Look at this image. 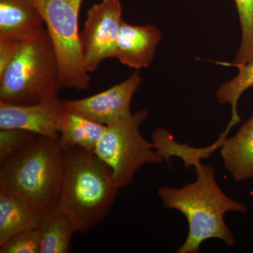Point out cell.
<instances>
[{
  "mask_svg": "<svg viewBox=\"0 0 253 253\" xmlns=\"http://www.w3.org/2000/svg\"><path fill=\"white\" fill-rule=\"evenodd\" d=\"M194 168V182L180 188L163 186L158 191L163 206L182 213L189 224L187 237L176 253H199L203 243L211 239L233 246L235 238L224 215L228 212H247V207L226 196L216 181L212 167L200 161Z\"/></svg>",
  "mask_w": 253,
  "mask_h": 253,
  "instance_id": "obj_1",
  "label": "cell"
},
{
  "mask_svg": "<svg viewBox=\"0 0 253 253\" xmlns=\"http://www.w3.org/2000/svg\"><path fill=\"white\" fill-rule=\"evenodd\" d=\"M63 151L64 176L54 211L73 223L76 232L86 233L109 214L120 189L109 166L79 146Z\"/></svg>",
  "mask_w": 253,
  "mask_h": 253,
  "instance_id": "obj_2",
  "label": "cell"
},
{
  "mask_svg": "<svg viewBox=\"0 0 253 253\" xmlns=\"http://www.w3.org/2000/svg\"><path fill=\"white\" fill-rule=\"evenodd\" d=\"M63 176V151L59 141L38 135L0 163V191L49 214L59 202Z\"/></svg>",
  "mask_w": 253,
  "mask_h": 253,
  "instance_id": "obj_3",
  "label": "cell"
},
{
  "mask_svg": "<svg viewBox=\"0 0 253 253\" xmlns=\"http://www.w3.org/2000/svg\"><path fill=\"white\" fill-rule=\"evenodd\" d=\"M63 89L56 51L46 28L23 38L0 74V101L29 105L59 96Z\"/></svg>",
  "mask_w": 253,
  "mask_h": 253,
  "instance_id": "obj_4",
  "label": "cell"
},
{
  "mask_svg": "<svg viewBox=\"0 0 253 253\" xmlns=\"http://www.w3.org/2000/svg\"><path fill=\"white\" fill-rule=\"evenodd\" d=\"M39 11L59 61L63 88L83 90L90 85L78 29L83 0H31Z\"/></svg>",
  "mask_w": 253,
  "mask_h": 253,
  "instance_id": "obj_5",
  "label": "cell"
},
{
  "mask_svg": "<svg viewBox=\"0 0 253 253\" xmlns=\"http://www.w3.org/2000/svg\"><path fill=\"white\" fill-rule=\"evenodd\" d=\"M149 111L141 109L129 117L106 126L95 154L112 170L120 189L130 185L136 171L146 164L162 163L152 142L141 135V125L149 117Z\"/></svg>",
  "mask_w": 253,
  "mask_h": 253,
  "instance_id": "obj_6",
  "label": "cell"
},
{
  "mask_svg": "<svg viewBox=\"0 0 253 253\" xmlns=\"http://www.w3.org/2000/svg\"><path fill=\"white\" fill-rule=\"evenodd\" d=\"M123 22L121 0H101L88 9L84 29L80 33L88 72H94L103 61L114 58Z\"/></svg>",
  "mask_w": 253,
  "mask_h": 253,
  "instance_id": "obj_7",
  "label": "cell"
},
{
  "mask_svg": "<svg viewBox=\"0 0 253 253\" xmlns=\"http://www.w3.org/2000/svg\"><path fill=\"white\" fill-rule=\"evenodd\" d=\"M141 82L140 72L136 70L126 81L106 90L83 99L65 100L63 104L68 111L109 126L131 116V99Z\"/></svg>",
  "mask_w": 253,
  "mask_h": 253,
  "instance_id": "obj_8",
  "label": "cell"
},
{
  "mask_svg": "<svg viewBox=\"0 0 253 253\" xmlns=\"http://www.w3.org/2000/svg\"><path fill=\"white\" fill-rule=\"evenodd\" d=\"M66 111L59 96L29 105L0 101V129H25L59 141Z\"/></svg>",
  "mask_w": 253,
  "mask_h": 253,
  "instance_id": "obj_9",
  "label": "cell"
},
{
  "mask_svg": "<svg viewBox=\"0 0 253 253\" xmlns=\"http://www.w3.org/2000/svg\"><path fill=\"white\" fill-rule=\"evenodd\" d=\"M161 41L162 33L154 25L134 26L123 21L114 58L136 70L148 68Z\"/></svg>",
  "mask_w": 253,
  "mask_h": 253,
  "instance_id": "obj_10",
  "label": "cell"
},
{
  "mask_svg": "<svg viewBox=\"0 0 253 253\" xmlns=\"http://www.w3.org/2000/svg\"><path fill=\"white\" fill-rule=\"evenodd\" d=\"M219 149L224 167L234 181L253 178V115Z\"/></svg>",
  "mask_w": 253,
  "mask_h": 253,
  "instance_id": "obj_11",
  "label": "cell"
},
{
  "mask_svg": "<svg viewBox=\"0 0 253 253\" xmlns=\"http://www.w3.org/2000/svg\"><path fill=\"white\" fill-rule=\"evenodd\" d=\"M44 215L23 200L0 191V246L18 233L37 229Z\"/></svg>",
  "mask_w": 253,
  "mask_h": 253,
  "instance_id": "obj_12",
  "label": "cell"
},
{
  "mask_svg": "<svg viewBox=\"0 0 253 253\" xmlns=\"http://www.w3.org/2000/svg\"><path fill=\"white\" fill-rule=\"evenodd\" d=\"M43 25V18L31 0H0V36L23 38Z\"/></svg>",
  "mask_w": 253,
  "mask_h": 253,
  "instance_id": "obj_13",
  "label": "cell"
},
{
  "mask_svg": "<svg viewBox=\"0 0 253 253\" xmlns=\"http://www.w3.org/2000/svg\"><path fill=\"white\" fill-rule=\"evenodd\" d=\"M106 128L105 125L66 110L61 125L60 146L63 150L79 146L89 152L94 153Z\"/></svg>",
  "mask_w": 253,
  "mask_h": 253,
  "instance_id": "obj_14",
  "label": "cell"
},
{
  "mask_svg": "<svg viewBox=\"0 0 253 253\" xmlns=\"http://www.w3.org/2000/svg\"><path fill=\"white\" fill-rule=\"evenodd\" d=\"M221 133L217 141L206 148H194L188 144H181L176 142L169 131L164 128H158L152 135V143L155 151L163 161L168 163L169 167V160L172 156H177L184 161V167L190 168L204 158L210 157L216 150L219 149L226 138Z\"/></svg>",
  "mask_w": 253,
  "mask_h": 253,
  "instance_id": "obj_15",
  "label": "cell"
},
{
  "mask_svg": "<svg viewBox=\"0 0 253 253\" xmlns=\"http://www.w3.org/2000/svg\"><path fill=\"white\" fill-rule=\"evenodd\" d=\"M41 235V253H66L76 232L73 223L63 213L54 211L44 214L38 227Z\"/></svg>",
  "mask_w": 253,
  "mask_h": 253,
  "instance_id": "obj_16",
  "label": "cell"
},
{
  "mask_svg": "<svg viewBox=\"0 0 253 253\" xmlns=\"http://www.w3.org/2000/svg\"><path fill=\"white\" fill-rule=\"evenodd\" d=\"M239 73L234 79L226 82L217 89V100L220 104H230L231 118L226 129L231 128L241 121L237 111L238 103L245 91L253 86V61L246 64L236 65Z\"/></svg>",
  "mask_w": 253,
  "mask_h": 253,
  "instance_id": "obj_17",
  "label": "cell"
},
{
  "mask_svg": "<svg viewBox=\"0 0 253 253\" xmlns=\"http://www.w3.org/2000/svg\"><path fill=\"white\" fill-rule=\"evenodd\" d=\"M241 28V43L231 66L253 61V0H234Z\"/></svg>",
  "mask_w": 253,
  "mask_h": 253,
  "instance_id": "obj_18",
  "label": "cell"
},
{
  "mask_svg": "<svg viewBox=\"0 0 253 253\" xmlns=\"http://www.w3.org/2000/svg\"><path fill=\"white\" fill-rule=\"evenodd\" d=\"M37 136L25 129H0V163L17 154Z\"/></svg>",
  "mask_w": 253,
  "mask_h": 253,
  "instance_id": "obj_19",
  "label": "cell"
},
{
  "mask_svg": "<svg viewBox=\"0 0 253 253\" xmlns=\"http://www.w3.org/2000/svg\"><path fill=\"white\" fill-rule=\"evenodd\" d=\"M1 253H41V235L38 228L18 233L0 246Z\"/></svg>",
  "mask_w": 253,
  "mask_h": 253,
  "instance_id": "obj_20",
  "label": "cell"
},
{
  "mask_svg": "<svg viewBox=\"0 0 253 253\" xmlns=\"http://www.w3.org/2000/svg\"><path fill=\"white\" fill-rule=\"evenodd\" d=\"M23 38L0 36V74L14 57Z\"/></svg>",
  "mask_w": 253,
  "mask_h": 253,
  "instance_id": "obj_21",
  "label": "cell"
}]
</instances>
